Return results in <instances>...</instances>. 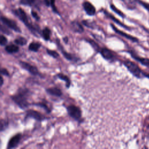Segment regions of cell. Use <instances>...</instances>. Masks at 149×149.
<instances>
[{
	"mask_svg": "<svg viewBox=\"0 0 149 149\" xmlns=\"http://www.w3.org/2000/svg\"><path fill=\"white\" fill-rule=\"evenodd\" d=\"M123 64L133 76L138 78L141 77L142 72L136 63L130 61H125L123 62Z\"/></svg>",
	"mask_w": 149,
	"mask_h": 149,
	"instance_id": "obj_1",
	"label": "cell"
},
{
	"mask_svg": "<svg viewBox=\"0 0 149 149\" xmlns=\"http://www.w3.org/2000/svg\"><path fill=\"white\" fill-rule=\"evenodd\" d=\"M13 101L20 108H25L28 105V101L26 97V94L24 93H19L16 95H15L12 97Z\"/></svg>",
	"mask_w": 149,
	"mask_h": 149,
	"instance_id": "obj_2",
	"label": "cell"
},
{
	"mask_svg": "<svg viewBox=\"0 0 149 149\" xmlns=\"http://www.w3.org/2000/svg\"><path fill=\"white\" fill-rule=\"evenodd\" d=\"M67 111L68 114L75 120H79L81 116V112L80 109L74 105H71L68 107Z\"/></svg>",
	"mask_w": 149,
	"mask_h": 149,
	"instance_id": "obj_3",
	"label": "cell"
},
{
	"mask_svg": "<svg viewBox=\"0 0 149 149\" xmlns=\"http://www.w3.org/2000/svg\"><path fill=\"white\" fill-rule=\"evenodd\" d=\"M15 13L30 30H31L32 31H34L35 30V29L33 27V26H31L29 23L27 16L26 13L24 12V11L23 10H22L20 8H19V9H17L15 10Z\"/></svg>",
	"mask_w": 149,
	"mask_h": 149,
	"instance_id": "obj_4",
	"label": "cell"
},
{
	"mask_svg": "<svg viewBox=\"0 0 149 149\" xmlns=\"http://www.w3.org/2000/svg\"><path fill=\"white\" fill-rule=\"evenodd\" d=\"M1 21L3 22V23H4L9 28L13 30L14 31H15L16 32L20 33L21 31L20 28L17 26L16 23L15 21H13L11 19H9L6 17H4V16L1 17Z\"/></svg>",
	"mask_w": 149,
	"mask_h": 149,
	"instance_id": "obj_5",
	"label": "cell"
},
{
	"mask_svg": "<svg viewBox=\"0 0 149 149\" xmlns=\"http://www.w3.org/2000/svg\"><path fill=\"white\" fill-rule=\"evenodd\" d=\"M83 7L86 13L89 16H94L95 14V8L94 6L88 1H84L83 3Z\"/></svg>",
	"mask_w": 149,
	"mask_h": 149,
	"instance_id": "obj_6",
	"label": "cell"
},
{
	"mask_svg": "<svg viewBox=\"0 0 149 149\" xmlns=\"http://www.w3.org/2000/svg\"><path fill=\"white\" fill-rule=\"evenodd\" d=\"M26 118H31L37 120H42L44 119V116L37 111L30 109L26 112Z\"/></svg>",
	"mask_w": 149,
	"mask_h": 149,
	"instance_id": "obj_7",
	"label": "cell"
},
{
	"mask_svg": "<svg viewBox=\"0 0 149 149\" xmlns=\"http://www.w3.org/2000/svg\"><path fill=\"white\" fill-rule=\"evenodd\" d=\"M20 65L23 68L27 70L28 72H29L31 74H33V75H36L38 73V70L36 66L31 65L30 64H29L27 62L20 61Z\"/></svg>",
	"mask_w": 149,
	"mask_h": 149,
	"instance_id": "obj_8",
	"label": "cell"
},
{
	"mask_svg": "<svg viewBox=\"0 0 149 149\" xmlns=\"http://www.w3.org/2000/svg\"><path fill=\"white\" fill-rule=\"evenodd\" d=\"M111 26L112 27V29H113L117 34H119L120 36H122V37H125V38H127V39H129V40H131V41H133V42H136V41H138V40H137L136 37H133V36H130V34H127V33H125V32H123V31H121V30L118 29H117L114 25H113L112 24H111Z\"/></svg>",
	"mask_w": 149,
	"mask_h": 149,
	"instance_id": "obj_9",
	"label": "cell"
},
{
	"mask_svg": "<svg viewBox=\"0 0 149 149\" xmlns=\"http://www.w3.org/2000/svg\"><path fill=\"white\" fill-rule=\"evenodd\" d=\"M21 139V134H17L15 135V136L12 137L10 140L8 142V148H13L14 147H16L17 144H19L20 140Z\"/></svg>",
	"mask_w": 149,
	"mask_h": 149,
	"instance_id": "obj_10",
	"label": "cell"
},
{
	"mask_svg": "<svg viewBox=\"0 0 149 149\" xmlns=\"http://www.w3.org/2000/svg\"><path fill=\"white\" fill-rule=\"evenodd\" d=\"M102 56L107 60H111L113 58V55L111 51L106 48H103L100 50Z\"/></svg>",
	"mask_w": 149,
	"mask_h": 149,
	"instance_id": "obj_11",
	"label": "cell"
},
{
	"mask_svg": "<svg viewBox=\"0 0 149 149\" xmlns=\"http://www.w3.org/2000/svg\"><path fill=\"white\" fill-rule=\"evenodd\" d=\"M46 91L50 95L56 96V97H60L62 95V93L61 90L56 87H52L49 88L46 90Z\"/></svg>",
	"mask_w": 149,
	"mask_h": 149,
	"instance_id": "obj_12",
	"label": "cell"
},
{
	"mask_svg": "<svg viewBox=\"0 0 149 149\" xmlns=\"http://www.w3.org/2000/svg\"><path fill=\"white\" fill-rule=\"evenodd\" d=\"M71 24H72V29L74 31L79 33H81L82 32H83L84 29L82 25L79 22L77 21H74L72 22Z\"/></svg>",
	"mask_w": 149,
	"mask_h": 149,
	"instance_id": "obj_13",
	"label": "cell"
},
{
	"mask_svg": "<svg viewBox=\"0 0 149 149\" xmlns=\"http://www.w3.org/2000/svg\"><path fill=\"white\" fill-rule=\"evenodd\" d=\"M131 55H132V58H133L134 59L137 60L138 62H139L142 65L146 66H149V59L139 57L132 52H131Z\"/></svg>",
	"mask_w": 149,
	"mask_h": 149,
	"instance_id": "obj_14",
	"label": "cell"
},
{
	"mask_svg": "<svg viewBox=\"0 0 149 149\" xmlns=\"http://www.w3.org/2000/svg\"><path fill=\"white\" fill-rule=\"evenodd\" d=\"M57 44H58V45L59 46V49H60V50L61 51V52H62V54L63 55V56H65V58H66L67 59H68V60H70V61H73V60H76V58H74L73 56V55H71L70 54H69V53H68V52H66L64 49H63V48H62V45L60 44V43H59V40H57Z\"/></svg>",
	"mask_w": 149,
	"mask_h": 149,
	"instance_id": "obj_15",
	"label": "cell"
},
{
	"mask_svg": "<svg viewBox=\"0 0 149 149\" xmlns=\"http://www.w3.org/2000/svg\"><path fill=\"white\" fill-rule=\"evenodd\" d=\"M104 13H105L109 18H110L112 20H113L114 22H115L116 23H117V24H119V26L123 27V28H125V29H127V30H130V29H129V27L126 26L125 24H124L123 23H122L121 22H120L119 20H118L116 17H114L113 15H112L111 14L108 13L107 11H104Z\"/></svg>",
	"mask_w": 149,
	"mask_h": 149,
	"instance_id": "obj_16",
	"label": "cell"
},
{
	"mask_svg": "<svg viewBox=\"0 0 149 149\" xmlns=\"http://www.w3.org/2000/svg\"><path fill=\"white\" fill-rule=\"evenodd\" d=\"M129 9H134L136 7L137 0H121Z\"/></svg>",
	"mask_w": 149,
	"mask_h": 149,
	"instance_id": "obj_17",
	"label": "cell"
},
{
	"mask_svg": "<svg viewBox=\"0 0 149 149\" xmlns=\"http://www.w3.org/2000/svg\"><path fill=\"white\" fill-rule=\"evenodd\" d=\"M5 50L9 53H15L19 51V47L15 45L10 44L5 47Z\"/></svg>",
	"mask_w": 149,
	"mask_h": 149,
	"instance_id": "obj_18",
	"label": "cell"
},
{
	"mask_svg": "<svg viewBox=\"0 0 149 149\" xmlns=\"http://www.w3.org/2000/svg\"><path fill=\"white\" fill-rule=\"evenodd\" d=\"M41 44L38 42H31L29 46V49L34 51V52H37L40 48Z\"/></svg>",
	"mask_w": 149,
	"mask_h": 149,
	"instance_id": "obj_19",
	"label": "cell"
},
{
	"mask_svg": "<svg viewBox=\"0 0 149 149\" xmlns=\"http://www.w3.org/2000/svg\"><path fill=\"white\" fill-rule=\"evenodd\" d=\"M42 35L45 40H49L50 38L51 30L48 27H45L42 31Z\"/></svg>",
	"mask_w": 149,
	"mask_h": 149,
	"instance_id": "obj_20",
	"label": "cell"
},
{
	"mask_svg": "<svg viewBox=\"0 0 149 149\" xmlns=\"http://www.w3.org/2000/svg\"><path fill=\"white\" fill-rule=\"evenodd\" d=\"M58 77L60 79H61V80H63V81H65L66 82V87H67L68 88L70 86V80H69V79L68 78V76H66V75H65V74H63L59 73V74H58Z\"/></svg>",
	"mask_w": 149,
	"mask_h": 149,
	"instance_id": "obj_21",
	"label": "cell"
},
{
	"mask_svg": "<svg viewBox=\"0 0 149 149\" xmlns=\"http://www.w3.org/2000/svg\"><path fill=\"white\" fill-rule=\"evenodd\" d=\"M8 122L5 119H0V132H2L8 127Z\"/></svg>",
	"mask_w": 149,
	"mask_h": 149,
	"instance_id": "obj_22",
	"label": "cell"
},
{
	"mask_svg": "<svg viewBox=\"0 0 149 149\" xmlns=\"http://www.w3.org/2000/svg\"><path fill=\"white\" fill-rule=\"evenodd\" d=\"M15 42L16 44H18V45H24L25 44H26L27 43V40L24 38V37H19L16 39H15Z\"/></svg>",
	"mask_w": 149,
	"mask_h": 149,
	"instance_id": "obj_23",
	"label": "cell"
},
{
	"mask_svg": "<svg viewBox=\"0 0 149 149\" xmlns=\"http://www.w3.org/2000/svg\"><path fill=\"white\" fill-rule=\"evenodd\" d=\"M110 7H111V9L113 12H115L116 14H118V15H119L120 16H121V17H122L125 16V15L122 13V12L121 10H120L119 9H118L114 5L111 4V5H110Z\"/></svg>",
	"mask_w": 149,
	"mask_h": 149,
	"instance_id": "obj_24",
	"label": "cell"
},
{
	"mask_svg": "<svg viewBox=\"0 0 149 149\" xmlns=\"http://www.w3.org/2000/svg\"><path fill=\"white\" fill-rule=\"evenodd\" d=\"M47 53L49 55H51V56H52L54 58H58L59 56L58 53L57 52H56L55 51H53V50H51V49H47Z\"/></svg>",
	"mask_w": 149,
	"mask_h": 149,
	"instance_id": "obj_25",
	"label": "cell"
},
{
	"mask_svg": "<svg viewBox=\"0 0 149 149\" xmlns=\"http://www.w3.org/2000/svg\"><path fill=\"white\" fill-rule=\"evenodd\" d=\"M137 3H140L141 5H142L145 9H146L149 12V3L144 2L141 0H137Z\"/></svg>",
	"mask_w": 149,
	"mask_h": 149,
	"instance_id": "obj_26",
	"label": "cell"
},
{
	"mask_svg": "<svg viewBox=\"0 0 149 149\" xmlns=\"http://www.w3.org/2000/svg\"><path fill=\"white\" fill-rule=\"evenodd\" d=\"M7 38L2 35H0V45H5L7 43Z\"/></svg>",
	"mask_w": 149,
	"mask_h": 149,
	"instance_id": "obj_27",
	"label": "cell"
},
{
	"mask_svg": "<svg viewBox=\"0 0 149 149\" xmlns=\"http://www.w3.org/2000/svg\"><path fill=\"white\" fill-rule=\"evenodd\" d=\"M88 42L93 46V47L95 50H97L98 49H99V46H98V44H96L94 41H93V40H88Z\"/></svg>",
	"mask_w": 149,
	"mask_h": 149,
	"instance_id": "obj_28",
	"label": "cell"
},
{
	"mask_svg": "<svg viewBox=\"0 0 149 149\" xmlns=\"http://www.w3.org/2000/svg\"><path fill=\"white\" fill-rule=\"evenodd\" d=\"M55 0H50L49 1V3L51 6V7L52 8V9L54 10V11L55 12H57V9L56 8V6H55Z\"/></svg>",
	"mask_w": 149,
	"mask_h": 149,
	"instance_id": "obj_29",
	"label": "cell"
},
{
	"mask_svg": "<svg viewBox=\"0 0 149 149\" xmlns=\"http://www.w3.org/2000/svg\"><path fill=\"white\" fill-rule=\"evenodd\" d=\"M21 2L23 4L31 5V4H32L34 2V0H22Z\"/></svg>",
	"mask_w": 149,
	"mask_h": 149,
	"instance_id": "obj_30",
	"label": "cell"
},
{
	"mask_svg": "<svg viewBox=\"0 0 149 149\" xmlns=\"http://www.w3.org/2000/svg\"><path fill=\"white\" fill-rule=\"evenodd\" d=\"M36 105H38V106H40V107H42V108H44L47 111H48V112H49V111H50V110L48 109V107L45 105V104H43V103H40V104H36Z\"/></svg>",
	"mask_w": 149,
	"mask_h": 149,
	"instance_id": "obj_31",
	"label": "cell"
},
{
	"mask_svg": "<svg viewBox=\"0 0 149 149\" xmlns=\"http://www.w3.org/2000/svg\"><path fill=\"white\" fill-rule=\"evenodd\" d=\"M0 73L1 74H4V75H6V76L9 75V72L5 69H1V68H0Z\"/></svg>",
	"mask_w": 149,
	"mask_h": 149,
	"instance_id": "obj_32",
	"label": "cell"
},
{
	"mask_svg": "<svg viewBox=\"0 0 149 149\" xmlns=\"http://www.w3.org/2000/svg\"><path fill=\"white\" fill-rule=\"evenodd\" d=\"M31 14H32L34 18H36V19H39V17H38V15H37V13L36 12H35L34 11H32L31 12Z\"/></svg>",
	"mask_w": 149,
	"mask_h": 149,
	"instance_id": "obj_33",
	"label": "cell"
},
{
	"mask_svg": "<svg viewBox=\"0 0 149 149\" xmlns=\"http://www.w3.org/2000/svg\"><path fill=\"white\" fill-rule=\"evenodd\" d=\"M3 83V79L2 77V76L1 75V74H0V86L2 85Z\"/></svg>",
	"mask_w": 149,
	"mask_h": 149,
	"instance_id": "obj_34",
	"label": "cell"
},
{
	"mask_svg": "<svg viewBox=\"0 0 149 149\" xmlns=\"http://www.w3.org/2000/svg\"><path fill=\"white\" fill-rule=\"evenodd\" d=\"M45 3L47 5H49V0H45Z\"/></svg>",
	"mask_w": 149,
	"mask_h": 149,
	"instance_id": "obj_35",
	"label": "cell"
}]
</instances>
